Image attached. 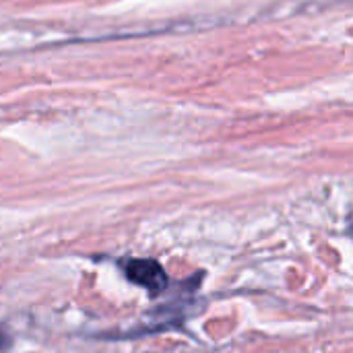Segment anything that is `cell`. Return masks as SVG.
Wrapping results in <instances>:
<instances>
[{
	"instance_id": "1",
	"label": "cell",
	"mask_w": 353,
	"mask_h": 353,
	"mask_svg": "<svg viewBox=\"0 0 353 353\" xmlns=\"http://www.w3.org/2000/svg\"><path fill=\"white\" fill-rule=\"evenodd\" d=\"M126 277L137 283L139 288H145L153 294H159L168 288L170 279L163 271V267L153 259H134L126 263Z\"/></svg>"
}]
</instances>
